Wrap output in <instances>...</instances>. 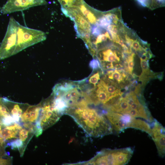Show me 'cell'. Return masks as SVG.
<instances>
[{"label":"cell","instance_id":"6da1fadb","mask_svg":"<svg viewBox=\"0 0 165 165\" xmlns=\"http://www.w3.org/2000/svg\"><path fill=\"white\" fill-rule=\"evenodd\" d=\"M65 114L71 116L90 136L102 137L112 133V126L106 115L88 105L69 108Z\"/></svg>","mask_w":165,"mask_h":165},{"label":"cell","instance_id":"7a4b0ae2","mask_svg":"<svg viewBox=\"0 0 165 165\" xmlns=\"http://www.w3.org/2000/svg\"><path fill=\"white\" fill-rule=\"evenodd\" d=\"M133 153V150L130 147L114 149H105L98 152L90 160L75 164L125 165L129 162Z\"/></svg>","mask_w":165,"mask_h":165},{"label":"cell","instance_id":"3957f363","mask_svg":"<svg viewBox=\"0 0 165 165\" xmlns=\"http://www.w3.org/2000/svg\"><path fill=\"white\" fill-rule=\"evenodd\" d=\"M17 34V43L14 54L46 38V35L43 31L25 27L20 24Z\"/></svg>","mask_w":165,"mask_h":165},{"label":"cell","instance_id":"277c9868","mask_svg":"<svg viewBox=\"0 0 165 165\" xmlns=\"http://www.w3.org/2000/svg\"><path fill=\"white\" fill-rule=\"evenodd\" d=\"M19 24L13 17H10L6 35L0 46V60L15 55L17 40V32Z\"/></svg>","mask_w":165,"mask_h":165},{"label":"cell","instance_id":"5b68a950","mask_svg":"<svg viewBox=\"0 0 165 165\" xmlns=\"http://www.w3.org/2000/svg\"><path fill=\"white\" fill-rule=\"evenodd\" d=\"M40 103V110L38 121L43 130L54 124L62 115L59 113L55 108L52 94Z\"/></svg>","mask_w":165,"mask_h":165},{"label":"cell","instance_id":"8992f818","mask_svg":"<svg viewBox=\"0 0 165 165\" xmlns=\"http://www.w3.org/2000/svg\"><path fill=\"white\" fill-rule=\"evenodd\" d=\"M64 14L74 22V28L78 38L82 39L87 34H91L90 24L75 6L67 8L61 7Z\"/></svg>","mask_w":165,"mask_h":165},{"label":"cell","instance_id":"52a82bcc","mask_svg":"<svg viewBox=\"0 0 165 165\" xmlns=\"http://www.w3.org/2000/svg\"><path fill=\"white\" fill-rule=\"evenodd\" d=\"M47 3L45 0H8L2 7L0 12L3 14H9Z\"/></svg>","mask_w":165,"mask_h":165},{"label":"cell","instance_id":"ba28073f","mask_svg":"<svg viewBox=\"0 0 165 165\" xmlns=\"http://www.w3.org/2000/svg\"><path fill=\"white\" fill-rule=\"evenodd\" d=\"M105 114L112 128L117 132H122L128 128H131L134 118L127 114H121L108 111Z\"/></svg>","mask_w":165,"mask_h":165},{"label":"cell","instance_id":"9c48e42d","mask_svg":"<svg viewBox=\"0 0 165 165\" xmlns=\"http://www.w3.org/2000/svg\"><path fill=\"white\" fill-rule=\"evenodd\" d=\"M152 138L155 142L159 155L163 157L165 154V129L156 119L152 122Z\"/></svg>","mask_w":165,"mask_h":165},{"label":"cell","instance_id":"30bf717a","mask_svg":"<svg viewBox=\"0 0 165 165\" xmlns=\"http://www.w3.org/2000/svg\"><path fill=\"white\" fill-rule=\"evenodd\" d=\"M1 101L9 111L15 122H19L23 112L30 105L10 100L6 97H1Z\"/></svg>","mask_w":165,"mask_h":165},{"label":"cell","instance_id":"8fae6325","mask_svg":"<svg viewBox=\"0 0 165 165\" xmlns=\"http://www.w3.org/2000/svg\"><path fill=\"white\" fill-rule=\"evenodd\" d=\"M73 5L77 8L90 24H95L97 19L100 16L96 15L98 11L91 7L83 0H78Z\"/></svg>","mask_w":165,"mask_h":165},{"label":"cell","instance_id":"7c38bea8","mask_svg":"<svg viewBox=\"0 0 165 165\" xmlns=\"http://www.w3.org/2000/svg\"><path fill=\"white\" fill-rule=\"evenodd\" d=\"M96 56L101 63L105 62L110 63L118 62L120 61L116 52L111 48H108L106 46L99 49L96 52Z\"/></svg>","mask_w":165,"mask_h":165},{"label":"cell","instance_id":"4fadbf2b","mask_svg":"<svg viewBox=\"0 0 165 165\" xmlns=\"http://www.w3.org/2000/svg\"><path fill=\"white\" fill-rule=\"evenodd\" d=\"M40 110V105H29L23 112L20 118L23 122L32 123L37 120L39 117Z\"/></svg>","mask_w":165,"mask_h":165},{"label":"cell","instance_id":"5bb4252c","mask_svg":"<svg viewBox=\"0 0 165 165\" xmlns=\"http://www.w3.org/2000/svg\"><path fill=\"white\" fill-rule=\"evenodd\" d=\"M5 127L2 130L0 134L5 140L17 138L18 131L22 128L20 125L16 123L13 125Z\"/></svg>","mask_w":165,"mask_h":165},{"label":"cell","instance_id":"9a60e30c","mask_svg":"<svg viewBox=\"0 0 165 165\" xmlns=\"http://www.w3.org/2000/svg\"><path fill=\"white\" fill-rule=\"evenodd\" d=\"M99 83L105 89L109 96L110 101L114 97L121 95L122 93L120 90L110 81L105 79L101 80Z\"/></svg>","mask_w":165,"mask_h":165},{"label":"cell","instance_id":"2e32d148","mask_svg":"<svg viewBox=\"0 0 165 165\" xmlns=\"http://www.w3.org/2000/svg\"><path fill=\"white\" fill-rule=\"evenodd\" d=\"M139 4L151 9L165 6V0H135Z\"/></svg>","mask_w":165,"mask_h":165},{"label":"cell","instance_id":"e0dca14e","mask_svg":"<svg viewBox=\"0 0 165 165\" xmlns=\"http://www.w3.org/2000/svg\"><path fill=\"white\" fill-rule=\"evenodd\" d=\"M108 78L111 79H114L118 82H120L123 80V76L120 72L115 70L114 71H109L108 72Z\"/></svg>","mask_w":165,"mask_h":165},{"label":"cell","instance_id":"ac0fdd59","mask_svg":"<svg viewBox=\"0 0 165 165\" xmlns=\"http://www.w3.org/2000/svg\"><path fill=\"white\" fill-rule=\"evenodd\" d=\"M141 65L142 69V74L148 75L150 73L148 61L140 58Z\"/></svg>","mask_w":165,"mask_h":165},{"label":"cell","instance_id":"d6986e66","mask_svg":"<svg viewBox=\"0 0 165 165\" xmlns=\"http://www.w3.org/2000/svg\"><path fill=\"white\" fill-rule=\"evenodd\" d=\"M9 144L12 148H17L19 150H20L21 151L22 149L24 152V151L25 150L23 148V142L20 139L13 140L10 142Z\"/></svg>","mask_w":165,"mask_h":165},{"label":"cell","instance_id":"ffe728a7","mask_svg":"<svg viewBox=\"0 0 165 165\" xmlns=\"http://www.w3.org/2000/svg\"><path fill=\"white\" fill-rule=\"evenodd\" d=\"M29 132H31L29 130L22 128L19 131L18 137L19 139L22 141H25L28 138Z\"/></svg>","mask_w":165,"mask_h":165},{"label":"cell","instance_id":"44dd1931","mask_svg":"<svg viewBox=\"0 0 165 165\" xmlns=\"http://www.w3.org/2000/svg\"><path fill=\"white\" fill-rule=\"evenodd\" d=\"M134 53H132L129 56L128 58H127V60L128 64V70L130 74H132L134 65Z\"/></svg>","mask_w":165,"mask_h":165},{"label":"cell","instance_id":"7402d4cb","mask_svg":"<svg viewBox=\"0 0 165 165\" xmlns=\"http://www.w3.org/2000/svg\"><path fill=\"white\" fill-rule=\"evenodd\" d=\"M100 79L99 73L98 72L90 77L89 79V82L90 83L93 85L95 87Z\"/></svg>","mask_w":165,"mask_h":165},{"label":"cell","instance_id":"603a6c76","mask_svg":"<svg viewBox=\"0 0 165 165\" xmlns=\"http://www.w3.org/2000/svg\"><path fill=\"white\" fill-rule=\"evenodd\" d=\"M14 122L13 118L11 115L4 117L2 120V125L5 126H10Z\"/></svg>","mask_w":165,"mask_h":165},{"label":"cell","instance_id":"cb8c5ba5","mask_svg":"<svg viewBox=\"0 0 165 165\" xmlns=\"http://www.w3.org/2000/svg\"><path fill=\"white\" fill-rule=\"evenodd\" d=\"M89 65L90 68H92L93 70L100 68V62L97 59L94 58L90 61Z\"/></svg>","mask_w":165,"mask_h":165},{"label":"cell","instance_id":"d4e9b609","mask_svg":"<svg viewBox=\"0 0 165 165\" xmlns=\"http://www.w3.org/2000/svg\"><path fill=\"white\" fill-rule=\"evenodd\" d=\"M4 158L3 157L0 156V165H6L8 164L9 160L8 159Z\"/></svg>","mask_w":165,"mask_h":165},{"label":"cell","instance_id":"484cf974","mask_svg":"<svg viewBox=\"0 0 165 165\" xmlns=\"http://www.w3.org/2000/svg\"><path fill=\"white\" fill-rule=\"evenodd\" d=\"M2 124H0V134L1 133L2 130Z\"/></svg>","mask_w":165,"mask_h":165}]
</instances>
